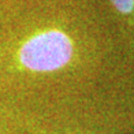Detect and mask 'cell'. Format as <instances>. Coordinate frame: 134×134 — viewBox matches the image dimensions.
I'll return each mask as SVG.
<instances>
[{
	"label": "cell",
	"instance_id": "obj_1",
	"mask_svg": "<svg viewBox=\"0 0 134 134\" xmlns=\"http://www.w3.org/2000/svg\"><path fill=\"white\" fill-rule=\"evenodd\" d=\"M75 56L74 41L60 29H44L33 33L16 51V62L21 69L44 74L63 70Z\"/></svg>",
	"mask_w": 134,
	"mask_h": 134
},
{
	"label": "cell",
	"instance_id": "obj_3",
	"mask_svg": "<svg viewBox=\"0 0 134 134\" xmlns=\"http://www.w3.org/2000/svg\"><path fill=\"white\" fill-rule=\"evenodd\" d=\"M27 127L32 130L34 134H75V133H63V131H58V130H49V129H44L38 125H33V123H27ZM78 134V133H77Z\"/></svg>",
	"mask_w": 134,
	"mask_h": 134
},
{
	"label": "cell",
	"instance_id": "obj_2",
	"mask_svg": "<svg viewBox=\"0 0 134 134\" xmlns=\"http://www.w3.org/2000/svg\"><path fill=\"white\" fill-rule=\"evenodd\" d=\"M118 14L123 18L126 25L129 26V32L134 40V0H109Z\"/></svg>",
	"mask_w": 134,
	"mask_h": 134
}]
</instances>
